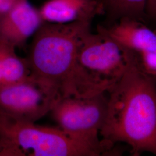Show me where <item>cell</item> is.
<instances>
[{
    "label": "cell",
    "mask_w": 156,
    "mask_h": 156,
    "mask_svg": "<svg viewBox=\"0 0 156 156\" xmlns=\"http://www.w3.org/2000/svg\"><path fill=\"white\" fill-rule=\"evenodd\" d=\"M106 116L100 132L102 143L120 154L124 143L132 156H156V76L141 67L133 52L122 77L108 93Z\"/></svg>",
    "instance_id": "6da1fadb"
},
{
    "label": "cell",
    "mask_w": 156,
    "mask_h": 156,
    "mask_svg": "<svg viewBox=\"0 0 156 156\" xmlns=\"http://www.w3.org/2000/svg\"><path fill=\"white\" fill-rule=\"evenodd\" d=\"M133 52L100 28L96 33L90 31L79 45L62 96L90 97L108 93L122 77Z\"/></svg>",
    "instance_id": "7a4b0ae2"
},
{
    "label": "cell",
    "mask_w": 156,
    "mask_h": 156,
    "mask_svg": "<svg viewBox=\"0 0 156 156\" xmlns=\"http://www.w3.org/2000/svg\"><path fill=\"white\" fill-rule=\"evenodd\" d=\"M91 23H44L34 35L27 57L31 74L57 86L62 91L81 41L91 31Z\"/></svg>",
    "instance_id": "3957f363"
},
{
    "label": "cell",
    "mask_w": 156,
    "mask_h": 156,
    "mask_svg": "<svg viewBox=\"0 0 156 156\" xmlns=\"http://www.w3.org/2000/svg\"><path fill=\"white\" fill-rule=\"evenodd\" d=\"M0 136L25 156H106L104 151L76 139L60 128L17 119L0 112Z\"/></svg>",
    "instance_id": "277c9868"
},
{
    "label": "cell",
    "mask_w": 156,
    "mask_h": 156,
    "mask_svg": "<svg viewBox=\"0 0 156 156\" xmlns=\"http://www.w3.org/2000/svg\"><path fill=\"white\" fill-rule=\"evenodd\" d=\"M108 94L90 97L62 95L50 111L58 127L73 138L115 156L100 138L106 116Z\"/></svg>",
    "instance_id": "5b68a950"
},
{
    "label": "cell",
    "mask_w": 156,
    "mask_h": 156,
    "mask_svg": "<svg viewBox=\"0 0 156 156\" xmlns=\"http://www.w3.org/2000/svg\"><path fill=\"white\" fill-rule=\"evenodd\" d=\"M61 97L57 86L31 74L15 83L0 85V112L35 123L50 113Z\"/></svg>",
    "instance_id": "8992f818"
},
{
    "label": "cell",
    "mask_w": 156,
    "mask_h": 156,
    "mask_svg": "<svg viewBox=\"0 0 156 156\" xmlns=\"http://www.w3.org/2000/svg\"><path fill=\"white\" fill-rule=\"evenodd\" d=\"M39 8L23 0L0 20V43L22 48L44 23Z\"/></svg>",
    "instance_id": "52a82bcc"
},
{
    "label": "cell",
    "mask_w": 156,
    "mask_h": 156,
    "mask_svg": "<svg viewBox=\"0 0 156 156\" xmlns=\"http://www.w3.org/2000/svg\"><path fill=\"white\" fill-rule=\"evenodd\" d=\"M100 28L120 46L137 54L156 49V31L142 21L124 17Z\"/></svg>",
    "instance_id": "ba28073f"
},
{
    "label": "cell",
    "mask_w": 156,
    "mask_h": 156,
    "mask_svg": "<svg viewBox=\"0 0 156 156\" xmlns=\"http://www.w3.org/2000/svg\"><path fill=\"white\" fill-rule=\"evenodd\" d=\"M39 10L44 22L58 24L93 22L104 14L100 0H47Z\"/></svg>",
    "instance_id": "9c48e42d"
},
{
    "label": "cell",
    "mask_w": 156,
    "mask_h": 156,
    "mask_svg": "<svg viewBox=\"0 0 156 156\" xmlns=\"http://www.w3.org/2000/svg\"><path fill=\"white\" fill-rule=\"evenodd\" d=\"M106 17L105 24L128 17L145 23V10L148 0H100Z\"/></svg>",
    "instance_id": "30bf717a"
},
{
    "label": "cell",
    "mask_w": 156,
    "mask_h": 156,
    "mask_svg": "<svg viewBox=\"0 0 156 156\" xmlns=\"http://www.w3.org/2000/svg\"><path fill=\"white\" fill-rule=\"evenodd\" d=\"M0 48L3 66L2 84L15 83L24 80L31 75L27 58H22L18 56L15 48L0 43Z\"/></svg>",
    "instance_id": "8fae6325"
},
{
    "label": "cell",
    "mask_w": 156,
    "mask_h": 156,
    "mask_svg": "<svg viewBox=\"0 0 156 156\" xmlns=\"http://www.w3.org/2000/svg\"><path fill=\"white\" fill-rule=\"evenodd\" d=\"M140 65L146 73L156 76V49L138 54Z\"/></svg>",
    "instance_id": "7c38bea8"
},
{
    "label": "cell",
    "mask_w": 156,
    "mask_h": 156,
    "mask_svg": "<svg viewBox=\"0 0 156 156\" xmlns=\"http://www.w3.org/2000/svg\"><path fill=\"white\" fill-rule=\"evenodd\" d=\"M0 156H25L22 151L0 136Z\"/></svg>",
    "instance_id": "4fadbf2b"
},
{
    "label": "cell",
    "mask_w": 156,
    "mask_h": 156,
    "mask_svg": "<svg viewBox=\"0 0 156 156\" xmlns=\"http://www.w3.org/2000/svg\"><path fill=\"white\" fill-rule=\"evenodd\" d=\"M145 23L156 29V0H148L145 10Z\"/></svg>",
    "instance_id": "5bb4252c"
},
{
    "label": "cell",
    "mask_w": 156,
    "mask_h": 156,
    "mask_svg": "<svg viewBox=\"0 0 156 156\" xmlns=\"http://www.w3.org/2000/svg\"><path fill=\"white\" fill-rule=\"evenodd\" d=\"M22 1L23 0H0V20Z\"/></svg>",
    "instance_id": "9a60e30c"
},
{
    "label": "cell",
    "mask_w": 156,
    "mask_h": 156,
    "mask_svg": "<svg viewBox=\"0 0 156 156\" xmlns=\"http://www.w3.org/2000/svg\"><path fill=\"white\" fill-rule=\"evenodd\" d=\"M3 81V66L2 60V53L0 48V85L2 84Z\"/></svg>",
    "instance_id": "2e32d148"
}]
</instances>
